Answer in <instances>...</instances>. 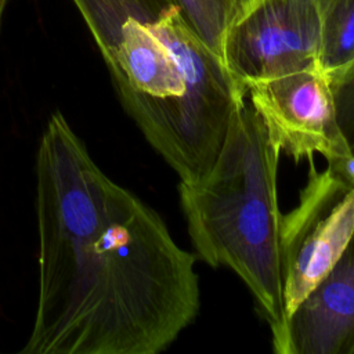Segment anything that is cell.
Masks as SVG:
<instances>
[{"instance_id":"obj_1","label":"cell","mask_w":354,"mask_h":354,"mask_svg":"<svg viewBox=\"0 0 354 354\" xmlns=\"http://www.w3.org/2000/svg\"><path fill=\"white\" fill-rule=\"evenodd\" d=\"M39 283L24 354H156L199 311L196 256L55 111L36 153Z\"/></svg>"},{"instance_id":"obj_2","label":"cell","mask_w":354,"mask_h":354,"mask_svg":"<svg viewBox=\"0 0 354 354\" xmlns=\"http://www.w3.org/2000/svg\"><path fill=\"white\" fill-rule=\"evenodd\" d=\"M102 58L122 106L180 181L203 178L245 98L223 59L171 4L151 24L126 19Z\"/></svg>"},{"instance_id":"obj_3","label":"cell","mask_w":354,"mask_h":354,"mask_svg":"<svg viewBox=\"0 0 354 354\" xmlns=\"http://www.w3.org/2000/svg\"><path fill=\"white\" fill-rule=\"evenodd\" d=\"M281 151L263 118L243 98L234 108L210 171L178 185L196 257L241 277L270 325L275 353L288 321L277 196Z\"/></svg>"},{"instance_id":"obj_4","label":"cell","mask_w":354,"mask_h":354,"mask_svg":"<svg viewBox=\"0 0 354 354\" xmlns=\"http://www.w3.org/2000/svg\"><path fill=\"white\" fill-rule=\"evenodd\" d=\"M354 234V184L310 159L297 205L281 216L288 317L340 257Z\"/></svg>"},{"instance_id":"obj_5","label":"cell","mask_w":354,"mask_h":354,"mask_svg":"<svg viewBox=\"0 0 354 354\" xmlns=\"http://www.w3.org/2000/svg\"><path fill=\"white\" fill-rule=\"evenodd\" d=\"M315 0H259L228 28L223 62L246 95L249 83L319 68Z\"/></svg>"},{"instance_id":"obj_6","label":"cell","mask_w":354,"mask_h":354,"mask_svg":"<svg viewBox=\"0 0 354 354\" xmlns=\"http://www.w3.org/2000/svg\"><path fill=\"white\" fill-rule=\"evenodd\" d=\"M245 93L281 149L300 162L351 155L340 133L329 79L319 68L249 83Z\"/></svg>"},{"instance_id":"obj_7","label":"cell","mask_w":354,"mask_h":354,"mask_svg":"<svg viewBox=\"0 0 354 354\" xmlns=\"http://www.w3.org/2000/svg\"><path fill=\"white\" fill-rule=\"evenodd\" d=\"M354 234L329 271L295 307L278 354H351Z\"/></svg>"},{"instance_id":"obj_8","label":"cell","mask_w":354,"mask_h":354,"mask_svg":"<svg viewBox=\"0 0 354 354\" xmlns=\"http://www.w3.org/2000/svg\"><path fill=\"white\" fill-rule=\"evenodd\" d=\"M101 51L106 53L129 18L144 24L156 19L166 0H73Z\"/></svg>"},{"instance_id":"obj_9","label":"cell","mask_w":354,"mask_h":354,"mask_svg":"<svg viewBox=\"0 0 354 354\" xmlns=\"http://www.w3.org/2000/svg\"><path fill=\"white\" fill-rule=\"evenodd\" d=\"M319 17V69L330 75L354 61V0H315Z\"/></svg>"},{"instance_id":"obj_10","label":"cell","mask_w":354,"mask_h":354,"mask_svg":"<svg viewBox=\"0 0 354 354\" xmlns=\"http://www.w3.org/2000/svg\"><path fill=\"white\" fill-rule=\"evenodd\" d=\"M174 6L199 39L221 58L223 41L238 17L236 0H166ZM223 59V58H221Z\"/></svg>"},{"instance_id":"obj_11","label":"cell","mask_w":354,"mask_h":354,"mask_svg":"<svg viewBox=\"0 0 354 354\" xmlns=\"http://www.w3.org/2000/svg\"><path fill=\"white\" fill-rule=\"evenodd\" d=\"M326 76L340 133L354 156V61Z\"/></svg>"},{"instance_id":"obj_12","label":"cell","mask_w":354,"mask_h":354,"mask_svg":"<svg viewBox=\"0 0 354 354\" xmlns=\"http://www.w3.org/2000/svg\"><path fill=\"white\" fill-rule=\"evenodd\" d=\"M238 1V17L242 14V12H245L249 7H252L256 1H259V0H236ZM236 17V18H238ZM235 18V19H236Z\"/></svg>"},{"instance_id":"obj_13","label":"cell","mask_w":354,"mask_h":354,"mask_svg":"<svg viewBox=\"0 0 354 354\" xmlns=\"http://www.w3.org/2000/svg\"><path fill=\"white\" fill-rule=\"evenodd\" d=\"M7 1L8 0H0V29H1V21H3V15H4V10L7 7Z\"/></svg>"},{"instance_id":"obj_14","label":"cell","mask_w":354,"mask_h":354,"mask_svg":"<svg viewBox=\"0 0 354 354\" xmlns=\"http://www.w3.org/2000/svg\"><path fill=\"white\" fill-rule=\"evenodd\" d=\"M351 354H354V347H353V350H351Z\"/></svg>"}]
</instances>
